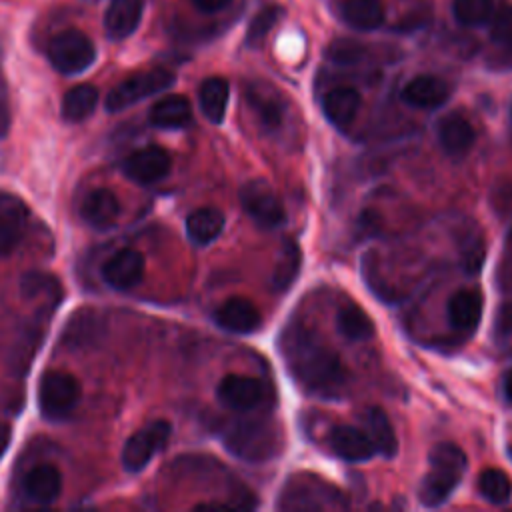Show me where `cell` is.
Masks as SVG:
<instances>
[{
    "label": "cell",
    "mask_w": 512,
    "mask_h": 512,
    "mask_svg": "<svg viewBox=\"0 0 512 512\" xmlns=\"http://www.w3.org/2000/svg\"><path fill=\"white\" fill-rule=\"evenodd\" d=\"M280 348L290 374L306 392L322 398L344 392L348 374L342 360L312 330L302 324L290 326L282 334Z\"/></svg>",
    "instance_id": "1"
},
{
    "label": "cell",
    "mask_w": 512,
    "mask_h": 512,
    "mask_svg": "<svg viewBox=\"0 0 512 512\" xmlns=\"http://www.w3.org/2000/svg\"><path fill=\"white\" fill-rule=\"evenodd\" d=\"M428 472L422 478L418 498L424 506L436 508L444 504L458 488L466 472V454L452 442L434 444L428 454Z\"/></svg>",
    "instance_id": "2"
},
{
    "label": "cell",
    "mask_w": 512,
    "mask_h": 512,
    "mask_svg": "<svg viewBox=\"0 0 512 512\" xmlns=\"http://www.w3.org/2000/svg\"><path fill=\"white\" fill-rule=\"evenodd\" d=\"M224 444L240 460L264 462L280 452V434L268 422L242 420L226 430Z\"/></svg>",
    "instance_id": "3"
},
{
    "label": "cell",
    "mask_w": 512,
    "mask_h": 512,
    "mask_svg": "<svg viewBox=\"0 0 512 512\" xmlns=\"http://www.w3.org/2000/svg\"><path fill=\"white\" fill-rule=\"evenodd\" d=\"M48 60L60 74L72 76L88 70L96 60V46L82 30L58 32L48 44Z\"/></svg>",
    "instance_id": "4"
},
{
    "label": "cell",
    "mask_w": 512,
    "mask_h": 512,
    "mask_svg": "<svg viewBox=\"0 0 512 512\" xmlns=\"http://www.w3.org/2000/svg\"><path fill=\"white\" fill-rule=\"evenodd\" d=\"M278 506L284 510H320L346 506L344 496L320 478L292 476L284 486Z\"/></svg>",
    "instance_id": "5"
},
{
    "label": "cell",
    "mask_w": 512,
    "mask_h": 512,
    "mask_svg": "<svg viewBox=\"0 0 512 512\" xmlns=\"http://www.w3.org/2000/svg\"><path fill=\"white\" fill-rule=\"evenodd\" d=\"M80 382L64 370H48L38 382V406L44 418L56 420L70 414L80 400Z\"/></svg>",
    "instance_id": "6"
},
{
    "label": "cell",
    "mask_w": 512,
    "mask_h": 512,
    "mask_svg": "<svg viewBox=\"0 0 512 512\" xmlns=\"http://www.w3.org/2000/svg\"><path fill=\"white\" fill-rule=\"evenodd\" d=\"M174 84V74L164 68L136 72L118 82L106 96V110L120 112L152 94H158Z\"/></svg>",
    "instance_id": "7"
},
{
    "label": "cell",
    "mask_w": 512,
    "mask_h": 512,
    "mask_svg": "<svg viewBox=\"0 0 512 512\" xmlns=\"http://www.w3.org/2000/svg\"><path fill=\"white\" fill-rule=\"evenodd\" d=\"M240 204L254 224L272 230L286 222V212L276 192L260 178L248 180L240 188Z\"/></svg>",
    "instance_id": "8"
},
{
    "label": "cell",
    "mask_w": 512,
    "mask_h": 512,
    "mask_svg": "<svg viewBox=\"0 0 512 512\" xmlns=\"http://www.w3.org/2000/svg\"><path fill=\"white\" fill-rule=\"evenodd\" d=\"M172 434L168 420H154L134 432L122 448V466L126 472H140L152 460V456L162 450Z\"/></svg>",
    "instance_id": "9"
},
{
    "label": "cell",
    "mask_w": 512,
    "mask_h": 512,
    "mask_svg": "<svg viewBox=\"0 0 512 512\" xmlns=\"http://www.w3.org/2000/svg\"><path fill=\"white\" fill-rule=\"evenodd\" d=\"M170 154L160 146L138 148L122 162L124 174L138 184H154L170 172Z\"/></svg>",
    "instance_id": "10"
},
{
    "label": "cell",
    "mask_w": 512,
    "mask_h": 512,
    "mask_svg": "<svg viewBox=\"0 0 512 512\" xmlns=\"http://www.w3.org/2000/svg\"><path fill=\"white\" fill-rule=\"evenodd\" d=\"M216 398L222 406L234 412H248L264 398L262 382L244 374H226L216 388Z\"/></svg>",
    "instance_id": "11"
},
{
    "label": "cell",
    "mask_w": 512,
    "mask_h": 512,
    "mask_svg": "<svg viewBox=\"0 0 512 512\" xmlns=\"http://www.w3.org/2000/svg\"><path fill=\"white\" fill-rule=\"evenodd\" d=\"M144 256L134 248H122L102 266V278L116 290H132L144 278Z\"/></svg>",
    "instance_id": "12"
},
{
    "label": "cell",
    "mask_w": 512,
    "mask_h": 512,
    "mask_svg": "<svg viewBox=\"0 0 512 512\" xmlns=\"http://www.w3.org/2000/svg\"><path fill=\"white\" fill-rule=\"evenodd\" d=\"M28 222L26 204L14 194L0 192V256H8L20 244Z\"/></svg>",
    "instance_id": "13"
},
{
    "label": "cell",
    "mask_w": 512,
    "mask_h": 512,
    "mask_svg": "<svg viewBox=\"0 0 512 512\" xmlns=\"http://www.w3.org/2000/svg\"><path fill=\"white\" fill-rule=\"evenodd\" d=\"M328 444L336 456L348 462H366L376 454V448L364 428L336 424L330 428Z\"/></svg>",
    "instance_id": "14"
},
{
    "label": "cell",
    "mask_w": 512,
    "mask_h": 512,
    "mask_svg": "<svg viewBox=\"0 0 512 512\" xmlns=\"http://www.w3.org/2000/svg\"><path fill=\"white\" fill-rule=\"evenodd\" d=\"M450 84L432 74H420L408 80L402 88V100L418 110L440 108L450 98Z\"/></svg>",
    "instance_id": "15"
},
{
    "label": "cell",
    "mask_w": 512,
    "mask_h": 512,
    "mask_svg": "<svg viewBox=\"0 0 512 512\" xmlns=\"http://www.w3.org/2000/svg\"><path fill=\"white\" fill-rule=\"evenodd\" d=\"M214 322L232 334H252L260 328L262 316L254 302L234 296L220 304V308L214 312Z\"/></svg>",
    "instance_id": "16"
},
{
    "label": "cell",
    "mask_w": 512,
    "mask_h": 512,
    "mask_svg": "<svg viewBox=\"0 0 512 512\" xmlns=\"http://www.w3.org/2000/svg\"><path fill=\"white\" fill-rule=\"evenodd\" d=\"M78 212L88 226L96 230H106L116 224L120 216V202L112 190L92 188L82 196Z\"/></svg>",
    "instance_id": "17"
},
{
    "label": "cell",
    "mask_w": 512,
    "mask_h": 512,
    "mask_svg": "<svg viewBox=\"0 0 512 512\" xmlns=\"http://www.w3.org/2000/svg\"><path fill=\"white\" fill-rule=\"evenodd\" d=\"M436 136H438L442 150L452 158H460V156L468 154L476 140V132H474L470 120L456 112L440 118V122L436 126Z\"/></svg>",
    "instance_id": "18"
},
{
    "label": "cell",
    "mask_w": 512,
    "mask_h": 512,
    "mask_svg": "<svg viewBox=\"0 0 512 512\" xmlns=\"http://www.w3.org/2000/svg\"><path fill=\"white\" fill-rule=\"evenodd\" d=\"M144 14V0H110L104 12V32L110 40H124L136 32Z\"/></svg>",
    "instance_id": "19"
},
{
    "label": "cell",
    "mask_w": 512,
    "mask_h": 512,
    "mask_svg": "<svg viewBox=\"0 0 512 512\" xmlns=\"http://www.w3.org/2000/svg\"><path fill=\"white\" fill-rule=\"evenodd\" d=\"M482 304L484 300L478 290H470V288L458 290L456 294H452L446 306L448 322L458 332H464V334L474 332L482 318Z\"/></svg>",
    "instance_id": "20"
},
{
    "label": "cell",
    "mask_w": 512,
    "mask_h": 512,
    "mask_svg": "<svg viewBox=\"0 0 512 512\" xmlns=\"http://www.w3.org/2000/svg\"><path fill=\"white\" fill-rule=\"evenodd\" d=\"M360 102L362 98L356 88L336 86L330 92H326L322 100V110L332 126H336L338 130H346L354 122L360 110Z\"/></svg>",
    "instance_id": "21"
},
{
    "label": "cell",
    "mask_w": 512,
    "mask_h": 512,
    "mask_svg": "<svg viewBox=\"0 0 512 512\" xmlns=\"http://www.w3.org/2000/svg\"><path fill=\"white\" fill-rule=\"evenodd\" d=\"M24 492L38 504L54 502L62 492V474L52 464H38L24 476Z\"/></svg>",
    "instance_id": "22"
},
{
    "label": "cell",
    "mask_w": 512,
    "mask_h": 512,
    "mask_svg": "<svg viewBox=\"0 0 512 512\" xmlns=\"http://www.w3.org/2000/svg\"><path fill=\"white\" fill-rule=\"evenodd\" d=\"M152 126L162 130H176L184 128L192 120V106L190 100L182 94H170L160 98L148 114Z\"/></svg>",
    "instance_id": "23"
},
{
    "label": "cell",
    "mask_w": 512,
    "mask_h": 512,
    "mask_svg": "<svg viewBox=\"0 0 512 512\" xmlns=\"http://www.w3.org/2000/svg\"><path fill=\"white\" fill-rule=\"evenodd\" d=\"M362 422H364V432L370 436L376 448V454L384 458H394L398 452V440L386 412L378 406H370L362 412Z\"/></svg>",
    "instance_id": "24"
},
{
    "label": "cell",
    "mask_w": 512,
    "mask_h": 512,
    "mask_svg": "<svg viewBox=\"0 0 512 512\" xmlns=\"http://www.w3.org/2000/svg\"><path fill=\"white\" fill-rule=\"evenodd\" d=\"M340 14L346 24L364 32L380 28L386 18L382 0H344Z\"/></svg>",
    "instance_id": "25"
},
{
    "label": "cell",
    "mask_w": 512,
    "mask_h": 512,
    "mask_svg": "<svg viewBox=\"0 0 512 512\" xmlns=\"http://www.w3.org/2000/svg\"><path fill=\"white\" fill-rule=\"evenodd\" d=\"M228 98H230V86L222 76H210L200 84V90H198L200 110L212 124H220L224 120Z\"/></svg>",
    "instance_id": "26"
},
{
    "label": "cell",
    "mask_w": 512,
    "mask_h": 512,
    "mask_svg": "<svg viewBox=\"0 0 512 512\" xmlns=\"http://www.w3.org/2000/svg\"><path fill=\"white\" fill-rule=\"evenodd\" d=\"M224 230V214L218 208H198L186 218V236L200 246L214 242Z\"/></svg>",
    "instance_id": "27"
},
{
    "label": "cell",
    "mask_w": 512,
    "mask_h": 512,
    "mask_svg": "<svg viewBox=\"0 0 512 512\" xmlns=\"http://www.w3.org/2000/svg\"><path fill=\"white\" fill-rule=\"evenodd\" d=\"M98 104V90L92 84H78L72 86L64 96H62V118L66 122H82L88 116H92V112L96 110Z\"/></svg>",
    "instance_id": "28"
},
{
    "label": "cell",
    "mask_w": 512,
    "mask_h": 512,
    "mask_svg": "<svg viewBox=\"0 0 512 512\" xmlns=\"http://www.w3.org/2000/svg\"><path fill=\"white\" fill-rule=\"evenodd\" d=\"M248 100L252 108L256 110V116L260 118L262 126L268 130H278L284 122V102L276 92H268L264 88H250Z\"/></svg>",
    "instance_id": "29"
},
{
    "label": "cell",
    "mask_w": 512,
    "mask_h": 512,
    "mask_svg": "<svg viewBox=\"0 0 512 512\" xmlns=\"http://www.w3.org/2000/svg\"><path fill=\"white\" fill-rule=\"evenodd\" d=\"M298 272H300V248L292 240H286L278 254L276 266L272 270V278H270L272 290L286 292L292 286V282L298 278Z\"/></svg>",
    "instance_id": "30"
},
{
    "label": "cell",
    "mask_w": 512,
    "mask_h": 512,
    "mask_svg": "<svg viewBox=\"0 0 512 512\" xmlns=\"http://www.w3.org/2000/svg\"><path fill=\"white\" fill-rule=\"evenodd\" d=\"M336 326L348 340H368L374 336V324L370 316L354 304H346L338 310Z\"/></svg>",
    "instance_id": "31"
},
{
    "label": "cell",
    "mask_w": 512,
    "mask_h": 512,
    "mask_svg": "<svg viewBox=\"0 0 512 512\" xmlns=\"http://www.w3.org/2000/svg\"><path fill=\"white\" fill-rule=\"evenodd\" d=\"M452 16L462 26H484L494 16V0H452Z\"/></svg>",
    "instance_id": "32"
},
{
    "label": "cell",
    "mask_w": 512,
    "mask_h": 512,
    "mask_svg": "<svg viewBox=\"0 0 512 512\" xmlns=\"http://www.w3.org/2000/svg\"><path fill=\"white\" fill-rule=\"evenodd\" d=\"M280 16H282V6L272 4V2L260 6V10L252 16V20L248 24L246 44L250 48H258L266 40V36L274 28V24L280 20Z\"/></svg>",
    "instance_id": "33"
},
{
    "label": "cell",
    "mask_w": 512,
    "mask_h": 512,
    "mask_svg": "<svg viewBox=\"0 0 512 512\" xmlns=\"http://www.w3.org/2000/svg\"><path fill=\"white\" fill-rule=\"evenodd\" d=\"M480 494L492 504H506L512 496V482L510 478L498 468H486L478 476Z\"/></svg>",
    "instance_id": "34"
},
{
    "label": "cell",
    "mask_w": 512,
    "mask_h": 512,
    "mask_svg": "<svg viewBox=\"0 0 512 512\" xmlns=\"http://www.w3.org/2000/svg\"><path fill=\"white\" fill-rule=\"evenodd\" d=\"M326 54L332 62H336L340 66H352V64H358L364 60L366 46L352 38H338L328 46Z\"/></svg>",
    "instance_id": "35"
},
{
    "label": "cell",
    "mask_w": 512,
    "mask_h": 512,
    "mask_svg": "<svg viewBox=\"0 0 512 512\" xmlns=\"http://www.w3.org/2000/svg\"><path fill=\"white\" fill-rule=\"evenodd\" d=\"M490 40L504 52L512 54V6L494 12L490 20Z\"/></svg>",
    "instance_id": "36"
},
{
    "label": "cell",
    "mask_w": 512,
    "mask_h": 512,
    "mask_svg": "<svg viewBox=\"0 0 512 512\" xmlns=\"http://www.w3.org/2000/svg\"><path fill=\"white\" fill-rule=\"evenodd\" d=\"M10 98H8V84L4 78V70H2V60H0V138H4L10 130Z\"/></svg>",
    "instance_id": "37"
},
{
    "label": "cell",
    "mask_w": 512,
    "mask_h": 512,
    "mask_svg": "<svg viewBox=\"0 0 512 512\" xmlns=\"http://www.w3.org/2000/svg\"><path fill=\"white\" fill-rule=\"evenodd\" d=\"M496 334L500 338H512V304H504L496 316Z\"/></svg>",
    "instance_id": "38"
},
{
    "label": "cell",
    "mask_w": 512,
    "mask_h": 512,
    "mask_svg": "<svg viewBox=\"0 0 512 512\" xmlns=\"http://www.w3.org/2000/svg\"><path fill=\"white\" fill-rule=\"evenodd\" d=\"M192 4L196 10H200L204 14H214V12L224 10L230 4V0H192Z\"/></svg>",
    "instance_id": "39"
},
{
    "label": "cell",
    "mask_w": 512,
    "mask_h": 512,
    "mask_svg": "<svg viewBox=\"0 0 512 512\" xmlns=\"http://www.w3.org/2000/svg\"><path fill=\"white\" fill-rule=\"evenodd\" d=\"M504 394L508 400H512V370L504 376Z\"/></svg>",
    "instance_id": "40"
},
{
    "label": "cell",
    "mask_w": 512,
    "mask_h": 512,
    "mask_svg": "<svg viewBox=\"0 0 512 512\" xmlns=\"http://www.w3.org/2000/svg\"><path fill=\"white\" fill-rule=\"evenodd\" d=\"M506 250L512 254V228H510L508 234H506Z\"/></svg>",
    "instance_id": "41"
},
{
    "label": "cell",
    "mask_w": 512,
    "mask_h": 512,
    "mask_svg": "<svg viewBox=\"0 0 512 512\" xmlns=\"http://www.w3.org/2000/svg\"><path fill=\"white\" fill-rule=\"evenodd\" d=\"M508 454H510V458H512V444H510V448H508Z\"/></svg>",
    "instance_id": "42"
}]
</instances>
